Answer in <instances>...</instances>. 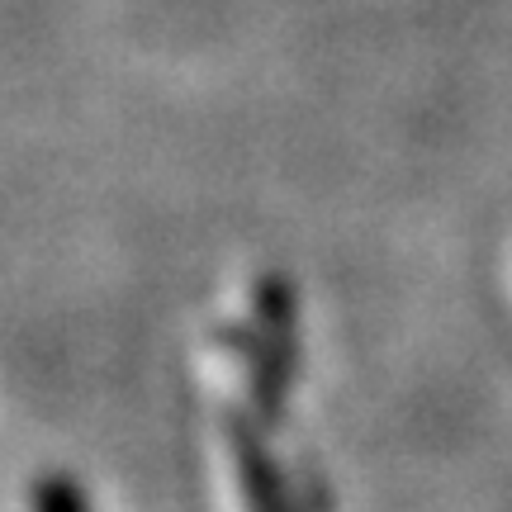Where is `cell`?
Returning a JSON list of instances; mask_svg holds the SVG:
<instances>
[{
	"instance_id": "1",
	"label": "cell",
	"mask_w": 512,
	"mask_h": 512,
	"mask_svg": "<svg viewBox=\"0 0 512 512\" xmlns=\"http://www.w3.org/2000/svg\"><path fill=\"white\" fill-rule=\"evenodd\" d=\"M233 456H238L242 470V498H247V512H290L285 508V494H280V479H275V465L266 456V446L247 422H233Z\"/></svg>"
},
{
	"instance_id": "2",
	"label": "cell",
	"mask_w": 512,
	"mask_h": 512,
	"mask_svg": "<svg viewBox=\"0 0 512 512\" xmlns=\"http://www.w3.org/2000/svg\"><path fill=\"white\" fill-rule=\"evenodd\" d=\"M34 512H86V498L67 479L53 475V479H43V484H34Z\"/></svg>"
}]
</instances>
